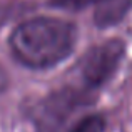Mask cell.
<instances>
[{"mask_svg": "<svg viewBox=\"0 0 132 132\" xmlns=\"http://www.w3.org/2000/svg\"><path fill=\"white\" fill-rule=\"evenodd\" d=\"M77 40L72 22L55 17H37L20 23L10 35L12 54L22 65L48 69L70 55Z\"/></svg>", "mask_w": 132, "mask_h": 132, "instance_id": "cell-1", "label": "cell"}, {"mask_svg": "<svg viewBox=\"0 0 132 132\" xmlns=\"http://www.w3.org/2000/svg\"><path fill=\"white\" fill-rule=\"evenodd\" d=\"M126 54L120 39H110L92 47L79 62V75L85 89H99L114 77Z\"/></svg>", "mask_w": 132, "mask_h": 132, "instance_id": "cell-2", "label": "cell"}, {"mask_svg": "<svg viewBox=\"0 0 132 132\" xmlns=\"http://www.w3.org/2000/svg\"><path fill=\"white\" fill-rule=\"evenodd\" d=\"M90 104V99L85 97L80 90L65 89L62 92L52 94L48 99L40 104L37 110V126L40 132H65L69 119L77 109Z\"/></svg>", "mask_w": 132, "mask_h": 132, "instance_id": "cell-3", "label": "cell"}, {"mask_svg": "<svg viewBox=\"0 0 132 132\" xmlns=\"http://www.w3.org/2000/svg\"><path fill=\"white\" fill-rule=\"evenodd\" d=\"M132 7V0H110L102 5H97L95 10V23L100 27H107L117 23L119 20L124 19V15L127 13Z\"/></svg>", "mask_w": 132, "mask_h": 132, "instance_id": "cell-4", "label": "cell"}, {"mask_svg": "<svg viewBox=\"0 0 132 132\" xmlns=\"http://www.w3.org/2000/svg\"><path fill=\"white\" fill-rule=\"evenodd\" d=\"M105 119L100 114H87L75 120L69 132H104Z\"/></svg>", "mask_w": 132, "mask_h": 132, "instance_id": "cell-5", "label": "cell"}, {"mask_svg": "<svg viewBox=\"0 0 132 132\" xmlns=\"http://www.w3.org/2000/svg\"><path fill=\"white\" fill-rule=\"evenodd\" d=\"M105 2H110V0H48V5L55 7V9H64V10H80L92 5V3L102 5Z\"/></svg>", "mask_w": 132, "mask_h": 132, "instance_id": "cell-6", "label": "cell"}]
</instances>
